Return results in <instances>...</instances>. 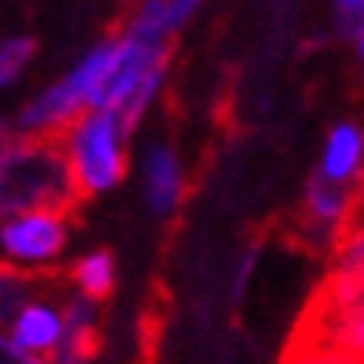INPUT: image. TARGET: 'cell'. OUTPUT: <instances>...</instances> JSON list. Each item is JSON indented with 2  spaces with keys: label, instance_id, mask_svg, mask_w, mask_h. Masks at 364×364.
Segmentation results:
<instances>
[{
  "label": "cell",
  "instance_id": "cell-1",
  "mask_svg": "<svg viewBox=\"0 0 364 364\" xmlns=\"http://www.w3.org/2000/svg\"><path fill=\"white\" fill-rule=\"evenodd\" d=\"M86 197L75 178L68 149L53 134L0 138V220L30 208H71Z\"/></svg>",
  "mask_w": 364,
  "mask_h": 364
},
{
  "label": "cell",
  "instance_id": "cell-2",
  "mask_svg": "<svg viewBox=\"0 0 364 364\" xmlns=\"http://www.w3.org/2000/svg\"><path fill=\"white\" fill-rule=\"evenodd\" d=\"M119 60V34L97 41L75 68L53 82L41 97H34L19 112V130L23 134H63L82 112L101 105V93L112 78V68Z\"/></svg>",
  "mask_w": 364,
  "mask_h": 364
},
{
  "label": "cell",
  "instance_id": "cell-3",
  "mask_svg": "<svg viewBox=\"0 0 364 364\" xmlns=\"http://www.w3.org/2000/svg\"><path fill=\"white\" fill-rule=\"evenodd\" d=\"M127 127L112 108H90L63 130L75 178L86 197L108 193L127 175Z\"/></svg>",
  "mask_w": 364,
  "mask_h": 364
},
{
  "label": "cell",
  "instance_id": "cell-4",
  "mask_svg": "<svg viewBox=\"0 0 364 364\" xmlns=\"http://www.w3.org/2000/svg\"><path fill=\"white\" fill-rule=\"evenodd\" d=\"M68 208H30L0 220V253L23 268H41V264L60 260L68 250Z\"/></svg>",
  "mask_w": 364,
  "mask_h": 364
},
{
  "label": "cell",
  "instance_id": "cell-5",
  "mask_svg": "<svg viewBox=\"0 0 364 364\" xmlns=\"http://www.w3.org/2000/svg\"><path fill=\"white\" fill-rule=\"evenodd\" d=\"M357 216V186L335 182L327 175H312L301 193V235L320 250H335L346 227Z\"/></svg>",
  "mask_w": 364,
  "mask_h": 364
},
{
  "label": "cell",
  "instance_id": "cell-6",
  "mask_svg": "<svg viewBox=\"0 0 364 364\" xmlns=\"http://www.w3.org/2000/svg\"><path fill=\"white\" fill-rule=\"evenodd\" d=\"M301 357L364 360V301L350 309L312 305L301 327Z\"/></svg>",
  "mask_w": 364,
  "mask_h": 364
},
{
  "label": "cell",
  "instance_id": "cell-7",
  "mask_svg": "<svg viewBox=\"0 0 364 364\" xmlns=\"http://www.w3.org/2000/svg\"><path fill=\"white\" fill-rule=\"evenodd\" d=\"M8 335L34 360L53 357L56 346L63 342V309L48 305V301H26L8 323Z\"/></svg>",
  "mask_w": 364,
  "mask_h": 364
},
{
  "label": "cell",
  "instance_id": "cell-8",
  "mask_svg": "<svg viewBox=\"0 0 364 364\" xmlns=\"http://www.w3.org/2000/svg\"><path fill=\"white\" fill-rule=\"evenodd\" d=\"M186 197V171L171 145H153L145 156V201L153 216H171Z\"/></svg>",
  "mask_w": 364,
  "mask_h": 364
},
{
  "label": "cell",
  "instance_id": "cell-9",
  "mask_svg": "<svg viewBox=\"0 0 364 364\" xmlns=\"http://www.w3.org/2000/svg\"><path fill=\"white\" fill-rule=\"evenodd\" d=\"M320 175L335 182H357L364 178V127L353 119H342L327 130L323 153H320Z\"/></svg>",
  "mask_w": 364,
  "mask_h": 364
},
{
  "label": "cell",
  "instance_id": "cell-10",
  "mask_svg": "<svg viewBox=\"0 0 364 364\" xmlns=\"http://www.w3.org/2000/svg\"><path fill=\"white\" fill-rule=\"evenodd\" d=\"M97 301L86 294H75L68 305H63V342L56 346L53 360L60 364H82L97 357Z\"/></svg>",
  "mask_w": 364,
  "mask_h": 364
},
{
  "label": "cell",
  "instance_id": "cell-11",
  "mask_svg": "<svg viewBox=\"0 0 364 364\" xmlns=\"http://www.w3.org/2000/svg\"><path fill=\"white\" fill-rule=\"evenodd\" d=\"M71 283L78 287V294L93 297V301H105L115 290V257L97 250V253H86L75 268H71Z\"/></svg>",
  "mask_w": 364,
  "mask_h": 364
},
{
  "label": "cell",
  "instance_id": "cell-12",
  "mask_svg": "<svg viewBox=\"0 0 364 364\" xmlns=\"http://www.w3.org/2000/svg\"><path fill=\"white\" fill-rule=\"evenodd\" d=\"M30 297H34V279L26 275V268H0V327H8L15 320Z\"/></svg>",
  "mask_w": 364,
  "mask_h": 364
},
{
  "label": "cell",
  "instance_id": "cell-13",
  "mask_svg": "<svg viewBox=\"0 0 364 364\" xmlns=\"http://www.w3.org/2000/svg\"><path fill=\"white\" fill-rule=\"evenodd\" d=\"M335 264L331 268H342V272H353L364 279V208H357L353 223L346 227V235L338 238V245L331 250Z\"/></svg>",
  "mask_w": 364,
  "mask_h": 364
},
{
  "label": "cell",
  "instance_id": "cell-14",
  "mask_svg": "<svg viewBox=\"0 0 364 364\" xmlns=\"http://www.w3.org/2000/svg\"><path fill=\"white\" fill-rule=\"evenodd\" d=\"M34 53H38V41L26 38V34L8 38L4 45H0V90L11 86V82H19V75L26 71V63L34 60Z\"/></svg>",
  "mask_w": 364,
  "mask_h": 364
},
{
  "label": "cell",
  "instance_id": "cell-15",
  "mask_svg": "<svg viewBox=\"0 0 364 364\" xmlns=\"http://www.w3.org/2000/svg\"><path fill=\"white\" fill-rule=\"evenodd\" d=\"M335 11V30L342 38H357L364 30V0H331Z\"/></svg>",
  "mask_w": 364,
  "mask_h": 364
},
{
  "label": "cell",
  "instance_id": "cell-16",
  "mask_svg": "<svg viewBox=\"0 0 364 364\" xmlns=\"http://www.w3.org/2000/svg\"><path fill=\"white\" fill-rule=\"evenodd\" d=\"M0 364H34V357H30L26 350H19V342H15L11 335L0 331Z\"/></svg>",
  "mask_w": 364,
  "mask_h": 364
},
{
  "label": "cell",
  "instance_id": "cell-17",
  "mask_svg": "<svg viewBox=\"0 0 364 364\" xmlns=\"http://www.w3.org/2000/svg\"><path fill=\"white\" fill-rule=\"evenodd\" d=\"M168 8H171L175 26H186V23H190V15L201 8V0H168Z\"/></svg>",
  "mask_w": 364,
  "mask_h": 364
},
{
  "label": "cell",
  "instance_id": "cell-18",
  "mask_svg": "<svg viewBox=\"0 0 364 364\" xmlns=\"http://www.w3.org/2000/svg\"><path fill=\"white\" fill-rule=\"evenodd\" d=\"M353 45H357V60H360V68H364V30L353 38Z\"/></svg>",
  "mask_w": 364,
  "mask_h": 364
},
{
  "label": "cell",
  "instance_id": "cell-19",
  "mask_svg": "<svg viewBox=\"0 0 364 364\" xmlns=\"http://www.w3.org/2000/svg\"><path fill=\"white\" fill-rule=\"evenodd\" d=\"M357 208H364V178L357 182Z\"/></svg>",
  "mask_w": 364,
  "mask_h": 364
},
{
  "label": "cell",
  "instance_id": "cell-20",
  "mask_svg": "<svg viewBox=\"0 0 364 364\" xmlns=\"http://www.w3.org/2000/svg\"><path fill=\"white\" fill-rule=\"evenodd\" d=\"M0 138H8V123L4 119H0Z\"/></svg>",
  "mask_w": 364,
  "mask_h": 364
}]
</instances>
